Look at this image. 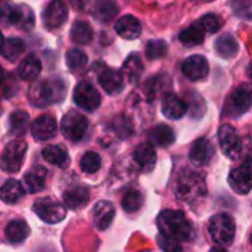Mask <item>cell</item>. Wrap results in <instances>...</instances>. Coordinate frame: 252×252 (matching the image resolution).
<instances>
[{
	"mask_svg": "<svg viewBox=\"0 0 252 252\" xmlns=\"http://www.w3.org/2000/svg\"><path fill=\"white\" fill-rule=\"evenodd\" d=\"M100 162H102V161H100L99 154H96V152H93V151H89V152H86V154L81 157V159H80V167H81V170H83L84 173H87V174H94V173L99 171Z\"/></svg>",
	"mask_w": 252,
	"mask_h": 252,
	"instance_id": "cell-38",
	"label": "cell"
},
{
	"mask_svg": "<svg viewBox=\"0 0 252 252\" xmlns=\"http://www.w3.org/2000/svg\"><path fill=\"white\" fill-rule=\"evenodd\" d=\"M93 38V28L84 21L74 22L71 28V40L77 44H87Z\"/></svg>",
	"mask_w": 252,
	"mask_h": 252,
	"instance_id": "cell-32",
	"label": "cell"
},
{
	"mask_svg": "<svg viewBox=\"0 0 252 252\" xmlns=\"http://www.w3.org/2000/svg\"><path fill=\"white\" fill-rule=\"evenodd\" d=\"M99 84L100 87L108 93V94H118L123 87H124V78H123V74L117 69H112V68H108V69H103L99 75Z\"/></svg>",
	"mask_w": 252,
	"mask_h": 252,
	"instance_id": "cell-18",
	"label": "cell"
},
{
	"mask_svg": "<svg viewBox=\"0 0 252 252\" xmlns=\"http://www.w3.org/2000/svg\"><path fill=\"white\" fill-rule=\"evenodd\" d=\"M1 83H3V68L0 65V86H1Z\"/></svg>",
	"mask_w": 252,
	"mask_h": 252,
	"instance_id": "cell-44",
	"label": "cell"
},
{
	"mask_svg": "<svg viewBox=\"0 0 252 252\" xmlns=\"http://www.w3.org/2000/svg\"><path fill=\"white\" fill-rule=\"evenodd\" d=\"M68 18V7L63 1L55 0L43 12V24L47 30L59 28Z\"/></svg>",
	"mask_w": 252,
	"mask_h": 252,
	"instance_id": "cell-12",
	"label": "cell"
},
{
	"mask_svg": "<svg viewBox=\"0 0 252 252\" xmlns=\"http://www.w3.org/2000/svg\"><path fill=\"white\" fill-rule=\"evenodd\" d=\"M174 139H176L174 131L167 124H158L149 133V142L159 148H167V146L173 145Z\"/></svg>",
	"mask_w": 252,
	"mask_h": 252,
	"instance_id": "cell-24",
	"label": "cell"
},
{
	"mask_svg": "<svg viewBox=\"0 0 252 252\" xmlns=\"http://www.w3.org/2000/svg\"><path fill=\"white\" fill-rule=\"evenodd\" d=\"M41 71V62L40 59L35 56V55H28L21 63H19V69H18V74L22 80L25 81H32L38 77Z\"/></svg>",
	"mask_w": 252,
	"mask_h": 252,
	"instance_id": "cell-27",
	"label": "cell"
},
{
	"mask_svg": "<svg viewBox=\"0 0 252 252\" xmlns=\"http://www.w3.org/2000/svg\"><path fill=\"white\" fill-rule=\"evenodd\" d=\"M28 233H30V227L24 220H12L4 229V236L10 244L24 242Z\"/></svg>",
	"mask_w": 252,
	"mask_h": 252,
	"instance_id": "cell-28",
	"label": "cell"
},
{
	"mask_svg": "<svg viewBox=\"0 0 252 252\" xmlns=\"http://www.w3.org/2000/svg\"><path fill=\"white\" fill-rule=\"evenodd\" d=\"M251 108V89L248 84H242L238 89L232 92L226 102L224 114H229L230 117H239L250 111Z\"/></svg>",
	"mask_w": 252,
	"mask_h": 252,
	"instance_id": "cell-9",
	"label": "cell"
},
{
	"mask_svg": "<svg viewBox=\"0 0 252 252\" xmlns=\"http://www.w3.org/2000/svg\"><path fill=\"white\" fill-rule=\"evenodd\" d=\"M27 152V143L22 140H13L9 142L3 151L1 155V168L6 173H18L21 170V165L24 162Z\"/></svg>",
	"mask_w": 252,
	"mask_h": 252,
	"instance_id": "cell-6",
	"label": "cell"
},
{
	"mask_svg": "<svg viewBox=\"0 0 252 252\" xmlns=\"http://www.w3.org/2000/svg\"><path fill=\"white\" fill-rule=\"evenodd\" d=\"M89 58L86 52L78 47H72L66 52V65L72 72H80L87 66Z\"/></svg>",
	"mask_w": 252,
	"mask_h": 252,
	"instance_id": "cell-33",
	"label": "cell"
},
{
	"mask_svg": "<svg viewBox=\"0 0 252 252\" xmlns=\"http://www.w3.org/2000/svg\"><path fill=\"white\" fill-rule=\"evenodd\" d=\"M65 93V84L61 80H41L32 83L28 90V99L35 108H46L52 102L62 99Z\"/></svg>",
	"mask_w": 252,
	"mask_h": 252,
	"instance_id": "cell-3",
	"label": "cell"
},
{
	"mask_svg": "<svg viewBox=\"0 0 252 252\" xmlns=\"http://www.w3.org/2000/svg\"><path fill=\"white\" fill-rule=\"evenodd\" d=\"M115 31L126 40H134L142 32V24L133 15H124L115 22Z\"/></svg>",
	"mask_w": 252,
	"mask_h": 252,
	"instance_id": "cell-20",
	"label": "cell"
},
{
	"mask_svg": "<svg viewBox=\"0 0 252 252\" xmlns=\"http://www.w3.org/2000/svg\"><path fill=\"white\" fill-rule=\"evenodd\" d=\"M143 205V196L137 190H128L123 199H121V207L126 213H137Z\"/></svg>",
	"mask_w": 252,
	"mask_h": 252,
	"instance_id": "cell-37",
	"label": "cell"
},
{
	"mask_svg": "<svg viewBox=\"0 0 252 252\" xmlns=\"http://www.w3.org/2000/svg\"><path fill=\"white\" fill-rule=\"evenodd\" d=\"M30 117L25 111H16L10 115L9 118V126H10V134L13 136H22L27 128H28Z\"/></svg>",
	"mask_w": 252,
	"mask_h": 252,
	"instance_id": "cell-34",
	"label": "cell"
},
{
	"mask_svg": "<svg viewBox=\"0 0 252 252\" xmlns=\"http://www.w3.org/2000/svg\"><path fill=\"white\" fill-rule=\"evenodd\" d=\"M221 24H223V21H221L220 16H217L214 13H208V15H205V16H202L199 19L198 27L204 31V34L205 32L213 34V32H217L221 28Z\"/></svg>",
	"mask_w": 252,
	"mask_h": 252,
	"instance_id": "cell-41",
	"label": "cell"
},
{
	"mask_svg": "<svg viewBox=\"0 0 252 252\" xmlns=\"http://www.w3.org/2000/svg\"><path fill=\"white\" fill-rule=\"evenodd\" d=\"M0 18L7 24V25H16L24 31L32 30L34 27V13L31 7L25 4H7L0 10Z\"/></svg>",
	"mask_w": 252,
	"mask_h": 252,
	"instance_id": "cell-5",
	"label": "cell"
},
{
	"mask_svg": "<svg viewBox=\"0 0 252 252\" xmlns=\"http://www.w3.org/2000/svg\"><path fill=\"white\" fill-rule=\"evenodd\" d=\"M208 61L205 59V56L202 55H193L189 56L188 59H185V62L182 63V71L183 74L192 80V81H199L202 78H205L208 75Z\"/></svg>",
	"mask_w": 252,
	"mask_h": 252,
	"instance_id": "cell-13",
	"label": "cell"
},
{
	"mask_svg": "<svg viewBox=\"0 0 252 252\" xmlns=\"http://www.w3.org/2000/svg\"><path fill=\"white\" fill-rule=\"evenodd\" d=\"M219 142H220V148L223 151V154L232 159H236L241 157L242 154V142L241 137L238 136L236 130L229 126L224 124L220 127L219 130Z\"/></svg>",
	"mask_w": 252,
	"mask_h": 252,
	"instance_id": "cell-11",
	"label": "cell"
},
{
	"mask_svg": "<svg viewBox=\"0 0 252 252\" xmlns=\"http://www.w3.org/2000/svg\"><path fill=\"white\" fill-rule=\"evenodd\" d=\"M161 109H162V114L167 118L179 120V118H182V117L186 115V112H188V103L183 99H180L179 96H176L173 93H167L164 96V99H162Z\"/></svg>",
	"mask_w": 252,
	"mask_h": 252,
	"instance_id": "cell-19",
	"label": "cell"
},
{
	"mask_svg": "<svg viewBox=\"0 0 252 252\" xmlns=\"http://www.w3.org/2000/svg\"><path fill=\"white\" fill-rule=\"evenodd\" d=\"M24 195H25V190L22 188V183H19L18 180H13V179L7 180L0 188V199L6 204H15Z\"/></svg>",
	"mask_w": 252,
	"mask_h": 252,
	"instance_id": "cell-29",
	"label": "cell"
},
{
	"mask_svg": "<svg viewBox=\"0 0 252 252\" xmlns=\"http://www.w3.org/2000/svg\"><path fill=\"white\" fill-rule=\"evenodd\" d=\"M41 155H43V158L47 162H50V164H53L56 167H61V168H66L69 165V161H71L69 155L66 154V149L59 146V145H49V146H46L43 149Z\"/></svg>",
	"mask_w": 252,
	"mask_h": 252,
	"instance_id": "cell-25",
	"label": "cell"
},
{
	"mask_svg": "<svg viewBox=\"0 0 252 252\" xmlns=\"http://www.w3.org/2000/svg\"><path fill=\"white\" fill-rule=\"evenodd\" d=\"M167 50H168V46L164 40H151L146 43V47H145L146 58L151 61L164 58L167 55Z\"/></svg>",
	"mask_w": 252,
	"mask_h": 252,
	"instance_id": "cell-39",
	"label": "cell"
},
{
	"mask_svg": "<svg viewBox=\"0 0 252 252\" xmlns=\"http://www.w3.org/2000/svg\"><path fill=\"white\" fill-rule=\"evenodd\" d=\"M46 185V170L43 167H35L24 176V190L28 193L40 192Z\"/></svg>",
	"mask_w": 252,
	"mask_h": 252,
	"instance_id": "cell-23",
	"label": "cell"
},
{
	"mask_svg": "<svg viewBox=\"0 0 252 252\" xmlns=\"http://www.w3.org/2000/svg\"><path fill=\"white\" fill-rule=\"evenodd\" d=\"M115 217V208L109 201H100L93 208V223L99 230H106Z\"/></svg>",
	"mask_w": 252,
	"mask_h": 252,
	"instance_id": "cell-21",
	"label": "cell"
},
{
	"mask_svg": "<svg viewBox=\"0 0 252 252\" xmlns=\"http://www.w3.org/2000/svg\"><path fill=\"white\" fill-rule=\"evenodd\" d=\"M216 52L224 58V59H230L233 56L238 55L239 52V44L236 41V38L230 34H223L217 38L216 41Z\"/></svg>",
	"mask_w": 252,
	"mask_h": 252,
	"instance_id": "cell-30",
	"label": "cell"
},
{
	"mask_svg": "<svg viewBox=\"0 0 252 252\" xmlns=\"http://www.w3.org/2000/svg\"><path fill=\"white\" fill-rule=\"evenodd\" d=\"M213 157H214V146L208 139L201 137L196 142H193L190 152H189V159L193 165L196 167L208 165Z\"/></svg>",
	"mask_w": 252,
	"mask_h": 252,
	"instance_id": "cell-14",
	"label": "cell"
},
{
	"mask_svg": "<svg viewBox=\"0 0 252 252\" xmlns=\"http://www.w3.org/2000/svg\"><path fill=\"white\" fill-rule=\"evenodd\" d=\"M210 252H227L226 250H223V248H219V247H216V248H213Z\"/></svg>",
	"mask_w": 252,
	"mask_h": 252,
	"instance_id": "cell-43",
	"label": "cell"
},
{
	"mask_svg": "<svg viewBox=\"0 0 252 252\" xmlns=\"http://www.w3.org/2000/svg\"><path fill=\"white\" fill-rule=\"evenodd\" d=\"M123 72L130 84L139 83L140 75L143 72V62H142L139 53H133L126 59V62L123 65Z\"/></svg>",
	"mask_w": 252,
	"mask_h": 252,
	"instance_id": "cell-26",
	"label": "cell"
},
{
	"mask_svg": "<svg viewBox=\"0 0 252 252\" xmlns=\"http://www.w3.org/2000/svg\"><path fill=\"white\" fill-rule=\"evenodd\" d=\"M210 235L211 239L221 247H227L233 242L236 233L235 220L227 214H217L210 221Z\"/></svg>",
	"mask_w": 252,
	"mask_h": 252,
	"instance_id": "cell-4",
	"label": "cell"
},
{
	"mask_svg": "<svg viewBox=\"0 0 252 252\" xmlns=\"http://www.w3.org/2000/svg\"><path fill=\"white\" fill-rule=\"evenodd\" d=\"M205 34L198 25H190L186 30H183L179 35V40L186 46H198L204 41Z\"/></svg>",
	"mask_w": 252,
	"mask_h": 252,
	"instance_id": "cell-36",
	"label": "cell"
},
{
	"mask_svg": "<svg viewBox=\"0 0 252 252\" xmlns=\"http://www.w3.org/2000/svg\"><path fill=\"white\" fill-rule=\"evenodd\" d=\"M1 44H3V34H1V31H0V47H1Z\"/></svg>",
	"mask_w": 252,
	"mask_h": 252,
	"instance_id": "cell-45",
	"label": "cell"
},
{
	"mask_svg": "<svg viewBox=\"0 0 252 252\" xmlns=\"http://www.w3.org/2000/svg\"><path fill=\"white\" fill-rule=\"evenodd\" d=\"M25 50V43L21 38L16 37H10L3 40V44L0 47V55L7 59V61H16Z\"/></svg>",
	"mask_w": 252,
	"mask_h": 252,
	"instance_id": "cell-31",
	"label": "cell"
},
{
	"mask_svg": "<svg viewBox=\"0 0 252 252\" xmlns=\"http://www.w3.org/2000/svg\"><path fill=\"white\" fill-rule=\"evenodd\" d=\"M157 242H158V245H159V248L162 250V252H183V250H182V247H180L179 242L170 241V239H167V238H164V236H161V235L158 236Z\"/></svg>",
	"mask_w": 252,
	"mask_h": 252,
	"instance_id": "cell-42",
	"label": "cell"
},
{
	"mask_svg": "<svg viewBox=\"0 0 252 252\" xmlns=\"http://www.w3.org/2000/svg\"><path fill=\"white\" fill-rule=\"evenodd\" d=\"M74 102L84 111H96L100 105V94L90 81H80L74 89Z\"/></svg>",
	"mask_w": 252,
	"mask_h": 252,
	"instance_id": "cell-8",
	"label": "cell"
},
{
	"mask_svg": "<svg viewBox=\"0 0 252 252\" xmlns=\"http://www.w3.org/2000/svg\"><path fill=\"white\" fill-rule=\"evenodd\" d=\"M112 131L118 137L127 139L133 134V124L127 117H117L112 123Z\"/></svg>",
	"mask_w": 252,
	"mask_h": 252,
	"instance_id": "cell-40",
	"label": "cell"
},
{
	"mask_svg": "<svg viewBox=\"0 0 252 252\" xmlns=\"http://www.w3.org/2000/svg\"><path fill=\"white\" fill-rule=\"evenodd\" d=\"M32 210L37 214V217H40V220H43L44 223H49V224L59 223L66 216V211H65L63 205L53 201V199H50V198L38 199L34 204Z\"/></svg>",
	"mask_w": 252,
	"mask_h": 252,
	"instance_id": "cell-10",
	"label": "cell"
},
{
	"mask_svg": "<svg viewBox=\"0 0 252 252\" xmlns=\"http://www.w3.org/2000/svg\"><path fill=\"white\" fill-rule=\"evenodd\" d=\"M133 159L143 173H151L155 168L157 164V154L152 148L151 143H140L134 152H133Z\"/></svg>",
	"mask_w": 252,
	"mask_h": 252,
	"instance_id": "cell-17",
	"label": "cell"
},
{
	"mask_svg": "<svg viewBox=\"0 0 252 252\" xmlns=\"http://www.w3.org/2000/svg\"><path fill=\"white\" fill-rule=\"evenodd\" d=\"M87 127H89V121L84 115L75 112V111H71L68 112L63 118H62V123H61V130L63 133V136L71 140V142H80L86 131H87Z\"/></svg>",
	"mask_w": 252,
	"mask_h": 252,
	"instance_id": "cell-7",
	"label": "cell"
},
{
	"mask_svg": "<svg viewBox=\"0 0 252 252\" xmlns=\"http://www.w3.org/2000/svg\"><path fill=\"white\" fill-rule=\"evenodd\" d=\"M118 12V7L115 3L112 1H97L93 6V15L96 19L102 21V22H108L111 21Z\"/></svg>",
	"mask_w": 252,
	"mask_h": 252,
	"instance_id": "cell-35",
	"label": "cell"
},
{
	"mask_svg": "<svg viewBox=\"0 0 252 252\" xmlns=\"http://www.w3.org/2000/svg\"><path fill=\"white\" fill-rule=\"evenodd\" d=\"M229 183L232 189L239 195H247L251 190V167L250 162H247L241 168L232 170L229 174Z\"/></svg>",
	"mask_w": 252,
	"mask_h": 252,
	"instance_id": "cell-15",
	"label": "cell"
},
{
	"mask_svg": "<svg viewBox=\"0 0 252 252\" xmlns=\"http://www.w3.org/2000/svg\"><path fill=\"white\" fill-rule=\"evenodd\" d=\"M157 224L159 229V235L174 241V242H186L192 238V226L186 216L177 210H165L162 211L158 219Z\"/></svg>",
	"mask_w": 252,
	"mask_h": 252,
	"instance_id": "cell-1",
	"label": "cell"
},
{
	"mask_svg": "<svg viewBox=\"0 0 252 252\" xmlns=\"http://www.w3.org/2000/svg\"><path fill=\"white\" fill-rule=\"evenodd\" d=\"M207 195V185L201 174L186 170L183 171L176 183V196L186 202L193 204Z\"/></svg>",
	"mask_w": 252,
	"mask_h": 252,
	"instance_id": "cell-2",
	"label": "cell"
},
{
	"mask_svg": "<svg viewBox=\"0 0 252 252\" xmlns=\"http://www.w3.org/2000/svg\"><path fill=\"white\" fill-rule=\"evenodd\" d=\"M140 252H151V251H140Z\"/></svg>",
	"mask_w": 252,
	"mask_h": 252,
	"instance_id": "cell-46",
	"label": "cell"
},
{
	"mask_svg": "<svg viewBox=\"0 0 252 252\" xmlns=\"http://www.w3.org/2000/svg\"><path fill=\"white\" fill-rule=\"evenodd\" d=\"M89 199H90V192L89 188L86 186H75L63 193V202L71 210L83 208L89 202Z\"/></svg>",
	"mask_w": 252,
	"mask_h": 252,
	"instance_id": "cell-22",
	"label": "cell"
},
{
	"mask_svg": "<svg viewBox=\"0 0 252 252\" xmlns=\"http://www.w3.org/2000/svg\"><path fill=\"white\" fill-rule=\"evenodd\" d=\"M56 130L58 126L52 115H40L31 126V134L35 140H49L55 137Z\"/></svg>",
	"mask_w": 252,
	"mask_h": 252,
	"instance_id": "cell-16",
	"label": "cell"
}]
</instances>
